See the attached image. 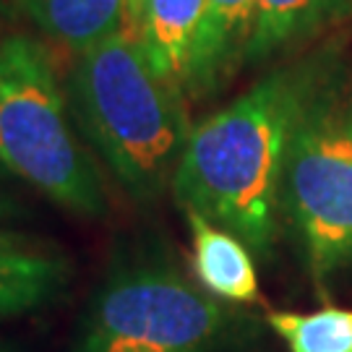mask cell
Returning <instances> with one entry per match:
<instances>
[{
  "label": "cell",
  "instance_id": "7",
  "mask_svg": "<svg viewBox=\"0 0 352 352\" xmlns=\"http://www.w3.org/2000/svg\"><path fill=\"white\" fill-rule=\"evenodd\" d=\"M201 19L204 0H144L126 29L136 37L151 68L183 91Z\"/></svg>",
  "mask_w": 352,
  "mask_h": 352
},
{
  "label": "cell",
  "instance_id": "13",
  "mask_svg": "<svg viewBox=\"0 0 352 352\" xmlns=\"http://www.w3.org/2000/svg\"><path fill=\"white\" fill-rule=\"evenodd\" d=\"M13 212H16L13 201L8 199V196H6V193H3V190H0V222H3V219H8Z\"/></svg>",
  "mask_w": 352,
  "mask_h": 352
},
{
  "label": "cell",
  "instance_id": "10",
  "mask_svg": "<svg viewBox=\"0 0 352 352\" xmlns=\"http://www.w3.org/2000/svg\"><path fill=\"white\" fill-rule=\"evenodd\" d=\"M352 16V0H258L248 65L282 60Z\"/></svg>",
  "mask_w": 352,
  "mask_h": 352
},
{
  "label": "cell",
  "instance_id": "1",
  "mask_svg": "<svg viewBox=\"0 0 352 352\" xmlns=\"http://www.w3.org/2000/svg\"><path fill=\"white\" fill-rule=\"evenodd\" d=\"M337 60V47H321L274 65L193 126L170 190L177 206L230 230L256 258L272 261L282 232L279 190L289 139L305 102Z\"/></svg>",
  "mask_w": 352,
  "mask_h": 352
},
{
  "label": "cell",
  "instance_id": "6",
  "mask_svg": "<svg viewBox=\"0 0 352 352\" xmlns=\"http://www.w3.org/2000/svg\"><path fill=\"white\" fill-rule=\"evenodd\" d=\"M258 21V0H204V19L183 91L193 100L214 97L243 65Z\"/></svg>",
  "mask_w": 352,
  "mask_h": 352
},
{
  "label": "cell",
  "instance_id": "14",
  "mask_svg": "<svg viewBox=\"0 0 352 352\" xmlns=\"http://www.w3.org/2000/svg\"><path fill=\"white\" fill-rule=\"evenodd\" d=\"M141 3H144V0H126V26L131 24V21H133V16L139 13Z\"/></svg>",
  "mask_w": 352,
  "mask_h": 352
},
{
  "label": "cell",
  "instance_id": "9",
  "mask_svg": "<svg viewBox=\"0 0 352 352\" xmlns=\"http://www.w3.org/2000/svg\"><path fill=\"white\" fill-rule=\"evenodd\" d=\"M193 245V277L206 292L232 305L258 300V274L251 248L225 227L186 212Z\"/></svg>",
  "mask_w": 352,
  "mask_h": 352
},
{
  "label": "cell",
  "instance_id": "2",
  "mask_svg": "<svg viewBox=\"0 0 352 352\" xmlns=\"http://www.w3.org/2000/svg\"><path fill=\"white\" fill-rule=\"evenodd\" d=\"M68 89L74 118L120 188L136 204L170 193L193 131L186 94L151 68L126 26L76 55Z\"/></svg>",
  "mask_w": 352,
  "mask_h": 352
},
{
  "label": "cell",
  "instance_id": "8",
  "mask_svg": "<svg viewBox=\"0 0 352 352\" xmlns=\"http://www.w3.org/2000/svg\"><path fill=\"white\" fill-rule=\"evenodd\" d=\"M68 261L19 232L0 230V318L37 311L68 285Z\"/></svg>",
  "mask_w": 352,
  "mask_h": 352
},
{
  "label": "cell",
  "instance_id": "3",
  "mask_svg": "<svg viewBox=\"0 0 352 352\" xmlns=\"http://www.w3.org/2000/svg\"><path fill=\"white\" fill-rule=\"evenodd\" d=\"M253 331V316L206 292L173 253L136 248L107 269L71 352H230Z\"/></svg>",
  "mask_w": 352,
  "mask_h": 352
},
{
  "label": "cell",
  "instance_id": "12",
  "mask_svg": "<svg viewBox=\"0 0 352 352\" xmlns=\"http://www.w3.org/2000/svg\"><path fill=\"white\" fill-rule=\"evenodd\" d=\"M266 327L287 352H352V308L327 305L311 314L272 311Z\"/></svg>",
  "mask_w": 352,
  "mask_h": 352
},
{
  "label": "cell",
  "instance_id": "15",
  "mask_svg": "<svg viewBox=\"0 0 352 352\" xmlns=\"http://www.w3.org/2000/svg\"><path fill=\"white\" fill-rule=\"evenodd\" d=\"M347 97H350V107H352V78H347Z\"/></svg>",
  "mask_w": 352,
  "mask_h": 352
},
{
  "label": "cell",
  "instance_id": "4",
  "mask_svg": "<svg viewBox=\"0 0 352 352\" xmlns=\"http://www.w3.org/2000/svg\"><path fill=\"white\" fill-rule=\"evenodd\" d=\"M0 167L78 217L107 214L104 180L76 133L50 52L26 34L0 37Z\"/></svg>",
  "mask_w": 352,
  "mask_h": 352
},
{
  "label": "cell",
  "instance_id": "5",
  "mask_svg": "<svg viewBox=\"0 0 352 352\" xmlns=\"http://www.w3.org/2000/svg\"><path fill=\"white\" fill-rule=\"evenodd\" d=\"M342 58L305 102L287 146L279 212L305 272L329 287L352 269V107Z\"/></svg>",
  "mask_w": 352,
  "mask_h": 352
},
{
  "label": "cell",
  "instance_id": "16",
  "mask_svg": "<svg viewBox=\"0 0 352 352\" xmlns=\"http://www.w3.org/2000/svg\"><path fill=\"white\" fill-rule=\"evenodd\" d=\"M0 352H13L11 347H0Z\"/></svg>",
  "mask_w": 352,
  "mask_h": 352
},
{
  "label": "cell",
  "instance_id": "11",
  "mask_svg": "<svg viewBox=\"0 0 352 352\" xmlns=\"http://www.w3.org/2000/svg\"><path fill=\"white\" fill-rule=\"evenodd\" d=\"M45 37L68 50H89L126 26V0H16Z\"/></svg>",
  "mask_w": 352,
  "mask_h": 352
}]
</instances>
